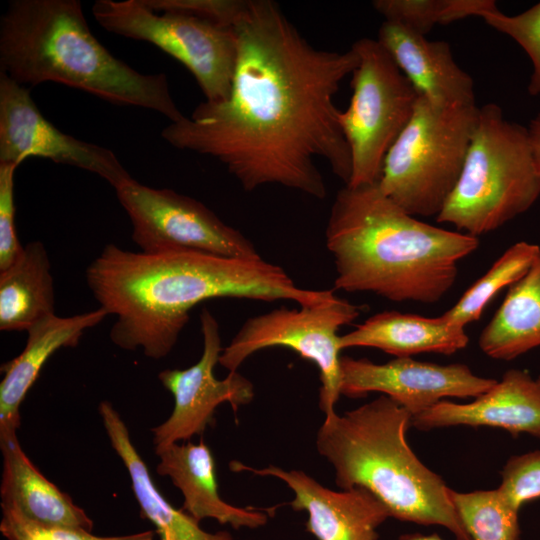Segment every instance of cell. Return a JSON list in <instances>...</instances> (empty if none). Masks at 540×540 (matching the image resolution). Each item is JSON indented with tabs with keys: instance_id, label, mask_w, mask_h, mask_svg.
I'll use <instances>...</instances> for the list:
<instances>
[{
	"instance_id": "9a60e30c",
	"label": "cell",
	"mask_w": 540,
	"mask_h": 540,
	"mask_svg": "<svg viewBox=\"0 0 540 540\" xmlns=\"http://www.w3.org/2000/svg\"><path fill=\"white\" fill-rule=\"evenodd\" d=\"M234 465L237 471L285 482L295 494L288 504L307 513L306 529L317 540H377L378 527L390 517L383 503L365 488L335 491L300 470L273 465L257 469L240 462Z\"/></svg>"
},
{
	"instance_id": "f546056e",
	"label": "cell",
	"mask_w": 540,
	"mask_h": 540,
	"mask_svg": "<svg viewBox=\"0 0 540 540\" xmlns=\"http://www.w3.org/2000/svg\"><path fill=\"white\" fill-rule=\"evenodd\" d=\"M0 531L8 540H154L155 531L127 535L97 536L91 531L69 527H43L22 518L2 514Z\"/></svg>"
},
{
	"instance_id": "8fae6325",
	"label": "cell",
	"mask_w": 540,
	"mask_h": 540,
	"mask_svg": "<svg viewBox=\"0 0 540 540\" xmlns=\"http://www.w3.org/2000/svg\"><path fill=\"white\" fill-rule=\"evenodd\" d=\"M129 216L132 240L148 254L189 251L227 258H261L253 243L203 203L131 178L115 189Z\"/></svg>"
},
{
	"instance_id": "603a6c76",
	"label": "cell",
	"mask_w": 540,
	"mask_h": 540,
	"mask_svg": "<svg viewBox=\"0 0 540 540\" xmlns=\"http://www.w3.org/2000/svg\"><path fill=\"white\" fill-rule=\"evenodd\" d=\"M51 264L40 241L26 244L19 258L0 271V330L27 331L55 314Z\"/></svg>"
},
{
	"instance_id": "83f0119b",
	"label": "cell",
	"mask_w": 540,
	"mask_h": 540,
	"mask_svg": "<svg viewBox=\"0 0 540 540\" xmlns=\"http://www.w3.org/2000/svg\"><path fill=\"white\" fill-rule=\"evenodd\" d=\"M481 18L492 28L511 37L527 53L533 66L528 92L539 95L540 2L517 15H506L497 8L484 13Z\"/></svg>"
},
{
	"instance_id": "4dcf8cb0",
	"label": "cell",
	"mask_w": 540,
	"mask_h": 540,
	"mask_svg": "<svg viewBox=\"0 0 540 540\" xmlns=\"http://www.w3.org/2000/svg\"><path fill=\"white\" fill-rule=\"evenodd\" d=\"M17 167L0 163V271L11 266L24 248L15 227L14 173Z\"/></svg>"
},
{
	"instance_id": "7a4b0ae2",
	"label": "cell",
	"mask_w": 540,
	"mask_h": 540,
	"mask_svg": "<svg viewBox=\"0 0 540 540\" xmlns=\"http://www.w3.org/2000/svg\"><path fill=\"white\" fill-rule=\"evenodd\" d=\"M100 308L116 316L112 343L148 358L166 357L195 305L218 297L264 302L290 300L299 306L334 297L332 290L304 289L280 266L264 259H239L198 252H132L107 244L85 271Z\"/></svg>"
},
{
	"instance_id": "d6986e66",
	"label": "cell",
	"mask_w": 540,
	"mask_h": 540,
	"mask_svg": "<svg viewBox=\"0 0 540 540\" xmlns=\"http://www.w3.org/2000/svg\"><path fill=\"white\" fill-rule=\"evenodd\" d=\"M156 471L167 476L183 497L182 510L197 521L211 518L233 529H256L268 522L262 511L241 508L224 501L219 492L214 457L201 440L199 443H174L158 452Z\"/></svg>"
},
{
	"instance_id": "7402d4cb",
	"label": "cell",
	"mask_w": 540,
	"mask_h": 540,
	"mask_svg": "<svg viewBox=\"0 0 540 540\" xmlns=\"http://www.w3.org/2000/svg\"><path fill=\"white\" fill-rule=\"evenodd\" d=\"M98 410L111 446L127 469L141 515L154 525L160 540H233L228 531L207 532L199 521L174 508L154 484L118 411L107 400L100 402Z\"/></svg>"
},
{
	"instance_id": "5b68a950",
	"label": "cell",
	"mask_w": 540,
	"mask_h": 540,
	"mask_svg": "<svg viewBox=\"0 0 540 540\" xmlns=\"http://www.w3.org/2000/svg\"><path fill=\"white\" fill-rule=\"evenodd\" d=\"M412 415L381 395L342 415L325 417L316 449L335 470L341 490L362 487L377 497L390 517L420 525H438L456 540H472L443 479L419 460L406 432Z\"/></svg>"
},
{
	"instance_id": "44dd1931",
	"label": "cell",
	"mask_w": 540,
	"mask_h": 540,
	"mask_svg": "<svg viewBox=\"0 0 540 540\" xmlns=\"http://www.w3.org/2000/svg\"><path fill=\"white\" fill-rule=\"evenodd\" d=\"M469 342L465 328L450 323L442 314L425 317L398 311L372 315L340 336L342 350L371 347L396 357L420 353L453 354Z\"/></svg>"
},
{
	"instance_id": "4fadbf2b",
	"label": "cell",
	"mask_w": 540,
	"mask_h": 540,
	"mask_svg": "<svg viewBox=\"0 0 540 540\" xmlns=\"http://www.w3.org/2000/svg\"><path fill=\"white\" fill-rule=\"evenodd\" d=\"M29 157L97 174L114 189L132 177L108 148L65 134L39 111L30 91L0 71V163Z\"/></svg>"
},
{
	"instance_id": "4316f807",
	"label": "cell",
	"mask_w": 540,
	"mask_h": 540,
	"mask_svg": "<svg viewBox=\"0 0 540 540\" xmlns=\"http://www.w3.org/2000/svg\"><path fill=\"white\" fill-rule=\"evenodd\" d=\"M373 7L385 20L400 23L423 36L437 24L481 17L497 9L493 0H375Z\"/></svg>"
},
{
	"instance_id": "9c48e42d",
	"label": "cell",
	"mask_w": 540,
	"mask_h": 540,
	"mask_svg": "<svg viewBox=\"0 0 540 540\" xmlns=\"http://www.w3.org/2000/svg\"><path fill=\"white\" fill-rule=\"evenodd\" d=\"M352 47L358 55L350 104L340 126L351 155L347 185L379 182L385 157L411 119L419 94L378 40L362 38Z\"/></svg>"
},
{
	"instance_id": "ffe728a7",
	"label": "cell",
	"mask_w": 540,
	"mask_h": 540,
	"mask_svg": "<svg viewBox=\"0 0 540 540\" xmlns=\"http://www.w3.org/2000/svg\"><path fill=\"white\" fill-rule=\"evenodd\" d=\"M108 314L102 308L69 317L50 315L27 330L22 352L1 366L0 428L18 429L20 406L46 361L60 348L75 347L83 333Z\"/></svg>"
},
{
	"instance_id": "8992f818",
	"label": "cell",
	"mask_w": 540,
	"mask_h": 540,
	"mask_svg": "<svg viewBox=\"0 0 540 540\" xmlns=\"http://www.w3.org/2000/svg\"><path fill=\"white\" fill-rule=\"evenodd\" d=\"M539 196L527 128L508 121L497 104L480 107L461 174L437 221L477 237L526 212Z\"/></svg>"
},
{
	"instance_id": "836d02e7",
	"label": "cell",
	"mask_w": 540,
	"mask_h": 540,
	"mask_svg": "<svg viewBox=\"0 0 540 540\" xmlns=\"http://www.w3.org/2000/svg\"><path fill=\"white\" fill-rule=\"evenodd\" d=\"M537 379H538V380H539V382H540V375L538 376V378H537Z\"/></svg>"
},
{
	"instance_id": "6da1fadb",
	"label": "cell",
	"mask_w": 540,
	"mask_h": 540,
	"mask_svg": "<svg viewBox=\"0 0 540 540\" xmlns=\"http://www.w3.org/2000/svg\"><path fill=\"white\" fill-rule=\"evenodd\" d=\"M233 29L237 60L228 97L205 100L170 122L163 139L216 158L245 191L278 184L323 199L317 158L347 185L351 155L334 96L357 67L355 49L314 47L270 0H247Z\"/></svg>"
},
{
	"instance_id": "cb8c5ba5",
	"label": "cell",
	"mask_w": 540,
	"mask_h": 540,
	"mask_svg": "<svg viewBox=\"0 0 540 540\" xmlns=\"http://www.w3.org/2000/svg\"><path fill=\"white\" fill-rule=\"evenodd\" d=\"M478 345L487 356L505 361L540 346V253L529 270L509 287L482 330Z\"/></svg>"
},
{
	"instance_id": "7c38bea8",
	"label": "cell",
	"mask_w": 540,
	"mask_h": 540,
	"mask_svg": "<svg viewBox=\"0 0 540 540\" xmlns=\"http://www.w3.org/2000/svg\"><path fill=\"white\" fill-rule=\"evenodd\" d=\"M203 351L187 369H166L159 373L162 385L172 394L170 416L152 429L155 453L180 441L201 435L214 422L216 408L229 403L236 412L254 398L253 383L238 373L229 372L217 379L214 369L222 353L219 325L207 308L200 313Z\"/></svg>"
},
{
	"instance_id": "d6a6232c",
	"label": "cell",
	"mask_w": 540,
	"mask_h": 540,
	"mask_svg": "<svg viewBox=\"0 0 540 540\" xmlns=\"http://www.w3.org/2000/svg\"><path fill=\"white\" fill-rule=\"evenodd\" d=\"M399 540H443L438 534L433 533L429 535L421 533L403 534L399 537Z\"/></svg>"
},
{
	"instance_id": "e0dca14e",
	"label": "cell",
	"mask_w": 540,
	"mask_h": 540,
	"mask_svg": "<svg viewBox=\"0 0 540 540\" xmlns=\"http://www.w3.org/2000/svg\"><path fill=\"white\" fill-rule=\"evenodd\" d=\"M17 430L0 428L2 514L43 527H69L92 532L93 521L86 512L41 474L25 454Z\"/></svg>"
},
{
	"instance_id": "3957f363",
	"label": "cell",
	"mask_w": 540,
	"mask_h": 540,
	"mask_svg": "<svg viewBox=\"0 0 540 540\" xmlns=\"http://www.w3.org/2000/svg\"><path fill=\"white\" fill-rule=\"evenodd\" d=\"M336 269L334 288L393 302L433 304L454 286L459 262L477 237L440 228L407 213L378 183L341 188L325 230Z\"/></svg>"
},
{
	"instance_id": "d4e9b609",
	"label": "cell",
	"mask_w": 540,
	"mask_h": 540,
	"mask_svg": "<svg viewBox=\"0 0 540 540\" xmlns=\"http://www.w3.org/2000/svg\"><path fill=\"white\" fill-rule=\"evenodd\" d=\"M539 253L540 246L526 241L511 245L443 315L450 323L463 328L478 320L493 297L517 282Z\"/></svg>"
},
{
	"instance_id": "f1b7e54d",
	"label": "cell",
	"mask_w": 540,
	"mask_h": 540,
	"mask_svg": "<svg viewBox=\"0 0 540 540\" xmlns=\"http://www.w3.org/2000/svg\"><path fill=\"white\" fill-rule=\"evenodd\" d=\"M497 489L518 510L540 498V450L511 456L501 471Z\"/></svg>"
},
{
	"instance_id": "5bb4252c",
	"label": "cell",
	"mask_w": 540,
	"mask_h": 540,
	"mask_svg": "<svg viewBox=\"0 0 540 540\" xmlns=\"http://www.w3.org/2000/svg\"><path fill=\"white\" fill-rule=\"evenodd\" d=\"M340 393L350 398L380 392L412 417L446 398H476L497 380L476 375L465 364H435L396 357L383 364L341 356Z\"/></svg>"
},
{
	"instance_id": "52a82bcc",
	"label": "cell",
	"mask_w": 540,
	"mask_h": 540,
	"mask_svg": "<svg viewBox=\"0 0 540 540\" xmlns=\"http://www.w3.org/2000/svg\"><path fill=\"white\" fill-rule=\"evenodd\" d=\"M478 110L475 104L441 106L419 96L385 157L381 192L415 217H437L461 174Z\"/></svg>"
},
{
	"instance_id": "ba28073f",
	"label": "cell",
	"mask_w": 540,
	"mask_h": 540,
	"mask_svg": "<svg viewBox=\"0 0 540 540\" xmlns=\"http://www.w3.org/2000/svg\"><path fill=\"white\" fill-rule=\"evenodd\" d=\"M92 13L105 30L149 42L181 62L206 101L228 97L237 60L233 28L165 7L159 0H97Z\"/></svg>"
},
{
	"instance_id": "2e32d148",
	"label": "cell",
	"mask_w": 540,
	"mask_h": 540,
	"mask_svg": "<svg viewBox=\"0 0 540 540\" xmlns=\"http://www.w3.org/2000/svg\"><path fill=\"white\" fill-rule=\"evenodd\" d=\"M419 430L450 426H488L540 440V382L529 372L510 369L500 381L470 403L442 400L412 417Z\"/></svg>"
},
{
	"instance_id": "ac0fdd59",
	"label": "cell",
	"mask_w": 540,
	"mask_h": 540,
	"mask_svg": "<svg viewBox=\"0 0 540 540\" xmlns=\"http://www.w3.org/2000/svg\"><path fill=\"white\" fill-rule=\"evenodd\" d=\"M377 40L419 96L441 106L475 104L473 79L455 62L447 42L429 41L389 20L382 23Z\"/></svg>"
},
{
	"instance_id": "1f68e13d",
	"label": "cell",
	"mask_w": 540,
	"mask_h": 540,
	"mask_svg": "<svg viewBox=\"0 0 540 540\" xmlns=\"http://www.w3.org/2000/svg\"><path fill=\"white\" fill-rule=\"evenodd\" d=\"M527 130L533 159L540 178V113L531 120Z\"/></svg>"
},
{
	"instance_id": "277c9868",
	"label": "cell",
	"mask_w": 540,
	"mask_h": 540,
	"mask_svg": "<svg viewBox=\"0 0 540 540\" xmlns=\"http://www.w3.org/2000/svg\"><path fill=\"white\" fill-rule=\"evenodd\" d=\"M0 71L20 85L56 82L118 105L185 116L163 73L143 74L90 31L78 0H12L0 20Z\"/></svg>"
},
{
	"instance_id": "484cf974",
	"label": "cell",
	"mask_w": 540,
	"mask_h": 540,
	"mask_svg": "<svg viewBox=\"0 0 540 540\" xmlns=\"http://www.w3.org/2000/svg\"><path fill=\"white\" fill-rule=\"evenodd\" d=\"M450 496L472 540H519V510L498 489L473 492L451 489Z\"/></svg>"
},
{
	"instance_id": "30bf717a",
	"label": "cell",
	"mask_w": 540,
	"mask_h": 540,
	"mask_svg": "<svg viewBox=\"0 0 540 540\" xmlns=\"http://www.w3.org/2000/svg\"><path fill=\"white\" fill-rule=\"evenodd\" d=\"M360 313V306L335 296L298 309L282 306L250 317L223 348L219 364L234 372L259 350L274 346L289 348L319 368V407L325 417L331 416L336 413L335 405L341 395L342 349L337 333L342 326L356 320Z\"/></svg>"
}]
</instances>
